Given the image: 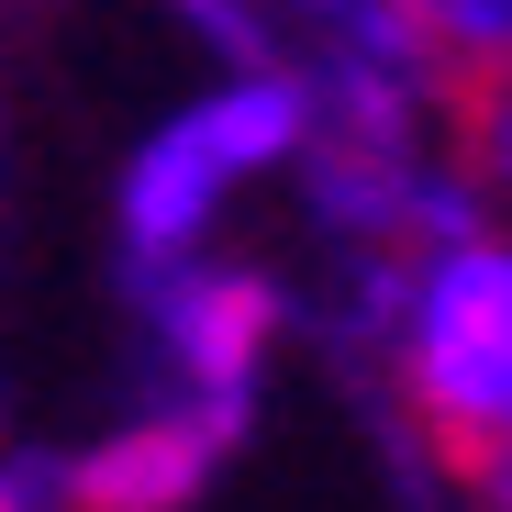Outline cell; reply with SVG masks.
Masks as SVG:
<instances>
[{"label":"cell","instance_id":"7a4b0ae2","mask_svg":"<svg viewBox=\"0 0 512 512\" xmlns=\"http://www.w3.org/2000/svg\"><path fill=\"white\" fill-rule=\"evenodd\" d=\"M412 401L490 479L512 457V245H446L412 290Z\"/></svg>","mask_w":512,"mask_h":512},{"label":"cell","instance_id":"6da1fadb","mask_svg":"<svg viewBox=\"0 0 512 512\" xmlns=\"http://www.w3.org/2000/svg\"><path fill=\"white\" fill-rule=\"evenodd\" d=\"M312 145V90L290 67H245L223 90H201L190 112H167L112 190V234L123 268H167V256H201L212 223L234 212V190H256L268 167H290Z\"/></svg>","mask_w":512,"mask_h":512},{"label":"cell","instance_id":"3957f363","mask_svg":"<svg viewBox=\"0 0 512 512\" xmlns=\"http://www.w3.org/2000/svg\"><path fill=\"white\" fill-rule=\"evenodd\" d=\"M256 435V390H167L156 412L112 423L67 457V512H201L212 479Z\"/></svg>","mask_w":512,"mask_h":512},{"label":"cell","instance_id":"277c9868","mask_svg":"<svg viewBox=\"0 0 512 512\" xmlns=\"http://www.w3.org/2000/svg\"><path fill=\"white\" fill-rule=\"evenodd\" d=\"M134 312H145L167 390H256V368L279 346V290L212 245L167 256V268H134Z\"/></svg>","mask_w":512,"mask_h":512}]
</instances>
